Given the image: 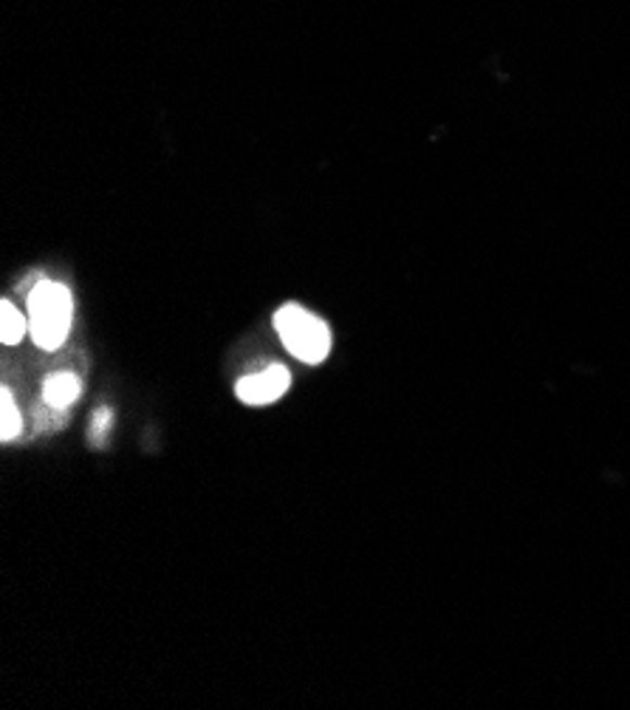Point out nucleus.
Listing matches in <instances>:
<instances>
[{"label":"nucleus","instance_id":"obj_1","mask_svg":"<svg viewBox=\"0 0 630 710\" xmlns=\"http://www.w3.org/2000/svg\"><path fill=\"white\" fill-rule=\"evenodd\" d=\"M74 301L63 283L40 280L29 294V331L43 352H57L72 331Z\"/></svg>","mask_w":630,"mask_h":710},{"label":"nucleus","instance_id":"obj_2","mask_svg":"<svg viewBox=\"0 0 630 710\" xmlns=\"http://www.w3.org/2000/svg\"><path fill=\"white\" fill-rule=\"evenodd\" d=\"M274 329H278L280 343L286 345V352L306 366H320L331 354L329 324L297 303L280 306L274 315Z\"/></svg>","mask_w":630,"mask_h":710},{"label":"nucleus","instance_id":"obj_3","mask_svg":"<svg viewBox=\"0 0 630 710\" xmlns=\"http://www.w3.org/2000/svg\"><path fill=\"white\" fill-rule=\"evenodd\" d=\"M288 388H292V373H288L286 366H278V363H274V366H269L266 371L237 380L235 394L241 402L258 408V405H272L280 396H286Z\"/></svg>","mask_w":630,"mask_h":710},{"label":"nucleus","instance_id":"obj_4","mask_svg":"<svg viewBox=\"0 0 630 710\" xmlns=\"http://www.w3.org/2000/svg\"><path fill=\"white\" fill-rule=\"evenodd\" d=\"M79 394H82V382H79L77 373H68V371H57L51 373V377H46L43 382V402L49 405V408H72L74 402L79 400Z\"/></svg>","mask_w":630,"mask_h":710},{"label":"nucleus","instance_id":"obj_5","mask_svg":"<svg viewBox=\"0 0 630 710\" xmlns=\"http://www.w3.org/2000/svg\"><path fill=\"white\" fill-rule=\"evenodd\" d=\"M29 329V320L17 312L15 303H0V340L3 345H17Z\"/></svg>","mask_w":630,"mask_h":710},{"label":"nucleus","instance_id":"obj_6","mask_svg":"<svg viewBox=\"0 0 630 710\" xmlns=\"http://www.w3.org/2000/svg\"><path fill=\"white\" fill-rule=\"evenodd\" d=\"M0 410H3V414H0V439H3V442H15L23 433V419L21 410H17L15 396H12L9 388H0Z\"/></svg>","mask_w":630,"mask_h":710},{"label":"nucleus","instance_id":"obj_7","mask_svg":"<svg viewBox=\"0 0 630 710\" xmlns=\"http://www.w3.org/2000/svg\"><path fill=\"white\" fill-rule=\"evenodd\" d=\"M111 419H114V410H111V408L97 410V417H93V424H91V439H93V442H100L102 433H108Z\"/></svg>","mask_w":630,"mask_h":710}]
</instances>
